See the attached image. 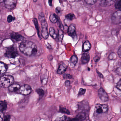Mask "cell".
I'll return each instance as SVG.
<instances>
[{
  "label": "cell",
  "mask_w": 121,
  "mask_h": 121,
  "mask_svg": "<svg viewBox=\"0 0 121 121\" xmlns=\"http://www.w3.org/2000/svg\"><path fill=\"white\" fill-rule=\"evenodd\" d=\"M99 97L102 101L104 102H106L108 101V96L106 91L103 88H101L98 91Z\"/></svg>",
  "instance_id": "cell-9"
},
{
  "label": "cell",
  "mask_w": 121,
  "mask_h": 121,
  "mask_svg": "<svg viewBox=\"0 0 121 121\" xmlns=\"http://www.w3.org/2000/svg\"><path fill=\"white\" fill-rule=\"evenodd\" d=\"M116 0H99V4L103 7L110 6L113 4Z\"/></svg>",
  "instance_id": "cell-12"
},
{
  "label": "cell",
  "mask_w": 121,
  "mask_h": 121,
  "mask_svg": "<svg viewBox=\"0 0 121 121\" xmlns=\"http://www.w3.org/2000/svg\"><path fill=\"white\" fill-rule=\"evenodd\" d=\"M36 92L40 96H44V90L42 89H37Z\"/></svg>",
  "instance_id": "cell-28"
},
{
  "label": "cell",
  "mask_w": 121,
  "mask_h": 121,
  "mask_svg": "<svg viewBox=\"0 0 121 121\" xmlns=\"http://www.w3.org/2000/svg\"><path fill=\"white\" fill-rule=\"evenodd\" d=\"M52 0H49V5L50 6H52Z\"/></svg>",
  "instance_id": "cell-39"
},
{
  "label": "cell",
  "mask_w": 121,
  "mask_h": 121,
  "mask_svg": "<svg viewBox=\"0 0 121 121\" xmlns=\"http://www.w3.org/2000/svg\"><path fill=\"white\" fill-rule=\"evenodd\" d=\"M67 66L65 64H62L59 67L57 70V73L59 74H62L65 73L67 70Z\"/></svg>",
  "instance_id": "cell-16"
},
{
  "label": "cell",
  "mask_w": 121,
  "mask_h": 121,
  "mask_svg": "<svg viewBox=\"0 0 121 121\" xmlns=\"http://www.w3.org/2000/svg\"><path fill=\"white\" fill-rule=\"evenodd\" d=\"M10 116L9 115H6L4 118V121H9L10 120Z\"/></svg>",
  "instance_id": "cell-34"
},
{
  "label": "cell",
  "mask_w": 121,
  "mask_h": 121,
  "mask_svg": "<svg viewBox=\"0 0 121 121\" xmlns=\"http://www.w3.org/2000/svg\"><path fill=\"white\" fill-rule=\"evenodd\" d=\"M84 0L87 4L93 5L96 2L97 0Z\"/></svg>",
  "instance_id": "cell-29"
},
{
  "label": "cell",
  "mask_w": 121,
  "mask_h": 121,
  "mask_svg": "<svg viewBox=\"0 0 121 121\" xmlns=\"http://www.w3.org/2000/svg\"><path fill=\"white\" fill-rule=\"evenodd\" d=\"M63 77L65 79H72V76L69 74H65L63 75Z\"/></svg>",
  "instance_id": "cell-32"
},
{
  "label": "cell",
  "mask_w": 121,
  "mask_h": 121,
  "mask_svg": "<svg viewBox=\"0 0 121 121\" xmlns=\"http://www.w3.org/2000/svg\"><path fill=\"white\" fill-rule=\"evenodd\" d=\"M86 118V114L84 113H80L78 114L75 118L73 119L72 120L74 121H83Z\"/></svg>",
  "instance_id": "cell-17"
},
{
  "label": "cell",
  "mask_w": 121,
  "mask_h": 121,
  "mask_svg": "<svg viewBox=\"0 0 121 121\" xmlns=\"http://www.w3.org/2000/svg\"><path fill=\"white\" fill-rule=\"evenodd\" d=\"M86 91V90L85 89H80L79 91V93H78V95L79 96H82V95H83V94H85Z\"/></svg>",
  "instance_id": "cell-31"
},
{
  "label": "cell",
  "mask_w": 121,
  "mask_h": 121,
  "mask_svg": "<svg viewBox=\"0 0 121 121\" xmlns=\"http://www.w3.org/2000/svg\"><path fill=\"white\" fill-rule=\"evenodd\" d=\"M108 110V107L107 104H97L95 105V113L97 116H99L107 113Z\"/></svg>",
  "instance_id": "cell-4"
},
{
  "label": "cell",
  "mask_w": 121,
  "mask_h": 121,
  "mask_svg": "<svg viewBox=\"0 0 121 121\" xmlns=\"http://www.w3.org/2000/svg\"><path fill=\"white\" fill-rule=\"evenodd\" d=\"M112 22L115 24L121 23V10L116 11L112 15L111 18Z\"/></svg>",
  "instance_id": "cell-6"
},
{
  "label": "cell",
  "mask_w": 121,
  "mask_h": 121,
  "mask_svg": "<svg viewBox=\"0 0 121 121\" xmlns=\"http://www.w3.org/2000/svg\"><path fill=\"white\" fill-rule=\"evenodd\" d=\"M4 118V114L2 112H0V121H3Z\"/></svg>",
  "instance_id": "cell-35"
},
{
  "label": "cell",
  "mask_w": 121,
  "mask_h": 121,
  "mask_svg": "<svg viewBox=\"0 0 121 121\" xmlns=\"http://www.w3.org/2000/svg\"><path fill=\"white\" fill-rule=\"evenodd\" d=\"M65 84L66 86H69L70 85V82L69 80H67L65 82Z\"/></svg>",
  "instance_id": "cell-37"
},
{
  "label": "cell",
  "mask_w": 121,
  "mask_h": 121,
  "mask_svg": "<svg viewBox=\"0 0 121 121\" xmlns=\"http://www.w3.org/2000/svg\"><path fill=\"white\" fill-rule=\"evenodd\" d=\"M37 0H33V1L35 2H37Z\"/></svg>",
  "instance_id": "cell-43"
},
{
  "label": "cell",
  "mask_w": 121,
  "mask_h": 121,
  "mask_svg": "<svg viewBox=\"0 0 121 121\" xmlns=\"http://www.w3.org/2000/svg\"><path fill=\"white\" fill-rule=\"evenodd\" d=\"M90 59V56L89 53L86 52L82 55V64H85L87 63Z\"/></svg>",
  "instance_id": "cell-13"
},
{
  "label": "cell",
  "mask_w": 121,
  "mask_h": 121,
  "mask_svg": "<svg viewBox=\"0 0 121 121\" xmlns=\"http://www.w3.org/2000/svg\"><path fill=\"white\" fill-rule=\"evenodd\" d=\"M14 78L12 76L5 75L0 79V85L5 88L9 87L14 82Z\"/></svg>",
  "instance_id": "cell-3"
},
{
  "label": "cell",
  "mask_w": 121,
  "mask_h": 121,
  "mask_svg": "<svg viewBox=\"0 0 121 121\" xmlns=\"http://www.w3.org/2000/svg\"><path fill=\"white\" fill-rule=\"evenodd\" d=\"M49 33L50 36L54 39H56L57 38V34L56 33L55 30L53 27H50V28Z\"/></svg>",
  "instance_id": "cell-21"
},
{
  "label": "cell",
  "mask_w": 121,
  "mask_h": 121,
  "mask_svg": "<svg viewBox=\"0 0 121 121\" xmlns=\"http://www.w3.org/2000/svg\"><path fill=\"white\" fill-rule=\"evenodd\" d=\"M99 58L98 57H96L95 58H94V60L95 61H96V62H97V61H98V60H99Z\"/></svg>",
  "instance_id": "cell-41"
},
{
  "label": "cell",
  "mask_w": 121,
  "mask_h": 121,
  "mask_svg": "<svg viewBox=\"0 0 121 121\" xmlns=\"http://www.w3.org/2000/svg\"><path fill=\"white\" fill-rule=\"evenodd\" d=\"M65 18L66 19H68V20H73L75 18V16L74 13H69L65 15Z\"/></svg>",
  "instance_id": "cell-25"
},
{
  "label": "cell",
  "mask_w": 121,
  "mask_h": 121,
  "mask_svg": "<svg viewBox=\"0 0 121 121\" xmlns=\"http://www.w3.org/2000/svg\"><path fill=\"white\" fill-rule=\"evenodd\" d=\"M50 20L53 23H56L58 21L57 16L55 13L51 14L50 16Z\"/></svg>",
  "instance_id": "cell-22"
},
{
  "label": "cell",
  "mask_w": 121,
  "mask_h": 121,
  "mask_svg": "<svg viewBox=\"0 0 121 121\" xmlns=\"http://www.w3.org/2000/svg\"><path fill=\"white\" fill-rule=\"evenodd\" d=\"M19 48L22 53L27 56H32L38 52L36 44L29 40L22 41L20 45Z\"/></svg>",
  "instance_id": "cell-1"
},
{
  "label": "cell",
  "mask_w": 121,
  "mask_h": 121,
  "mask_svg": "<svg viewBox=\"0 0 121 121\" xmlns=\"http://www.w3.org/2000/svg\"><path fill=\"white\" fill-rule=\"evenodd\" d=\"M11 39L14 42H18L22 41L23 40V37L20 34L15 32H12L10 35Z\"/></svg>",
  "instance_id": "cell-11"
},
{
  "label": "cell",
  "mask_w": 121,
  "mask_h": 121,
  "mask_svg": "<svg viewBox=\"0 0 121 121\" xmlns=\"http://www.w3.org/2000/svg\"><path fill=\"white\" fill-rule=\"evenodd\" d=\"M63 36H64V33H63V31L61 29L59 30L57 36V38L59 40L61 41L62 40Z\"/></svg>",
  "instance_id": "cell-24"
},
{
  "label": "cell",
  "mask_w": 121,
  "mask_h": 121,
  "mask_svg": "<svg viewBox=\"0 0 121 121\" xmlns=\"http://www.w3.org/2000/svg\"><path fill=\"white\" fill-rule=\"evenodd\" d=\"M68 35L72 38L74 40H76L77 39L76 32V27L74 24H71L69 26L67 31Z\"/></svg>",
  "instance_id": "cell-7"
},
{
  "label": "cell",
  "mask_w": 121,
  "mask_h": 121,
  "mask_svg": "<svg viewBox=\"0 0 121 121\" xmlns=\"http://www.w3.org/2000/svg\"><path fill=\"white\" fill-rule=\"evenodd\" d=\"M115 6L117 9L121 10V0H116L115 2Z\"/></svg>",
  "instance_id": "cell-26"
},
{
  "label": "cell",
  "mask_w": 121,
  "mask_h": 121,
  "mask_svg": "<svg viewBox=\"0 0 121 121\" xmlns=\"http://www.w3.org/2000/svg\"><path fill=\"white\" fill-rule=\"evenodd\" d=\"M18 55L17 50L13 46L8 48L6 51L5 55L9 58H15Z\"/></svg>",
  "instance_id": "cell-5"
},
{
  "label": "cell",
  "mask_w": 121,
  "mask_h": 121,
  "mask_svg": "<svg viewBox=\"0 0 121 121\" xmlns=\"http://www.w3.org/2000/svg\"><path fill=\"white\" fill-rule=\"evenodd\" d=\"M39 19L41 22V35L44 39H47L48 38L49 36L48 25L45 18L44 15L43 13H40L39 14Z\"/></svg>",
  "instance_id": "cell-2"
},
{
  "label": "cell",
  "mask_w": 121,
  "mask_h": 121,
  "mask_svg": "<svg viewBox=\"0 0 121 121\" xmlns=\"http://www.w3.org/2000/svg\"><path fill=\"white\" fill-rule=\"evenodd\" d=\"M15 19V17H13L11 15H10L8 16L7 18V21L8 22H11L13 21Z\"/></svg>",
  "instance_id": "cell-30"
},
{
  "label": "cell",
  "mask_w": 121,
  "mask_h": 121,
  "mask_svg": "<svg viewBox=\"0 0 121 121\" xmlns=\"http://www.w3.org/2000/svg\"><path fill=\"white\" fill-rule=\"evenodd\" d=\"M19 90V92L21 94L27 95L30 94L32 90L30 86L25 84L21 86Z\"/></svg>",
  "instance_id": "cell-8"
},
{
  "label": "cell",
  "mask_w": 121,
  "mask_h": 121,
  "mask_svg": "<svg viewBox=\"0 0 121 121\" xmlns=\"http://www.w3.org/2000/svg\"><path fill=\"white\" fill-rule=\"evenodd\" d=\"M33 22H34V24L35 25V28H36V30L37 31L38 34V36L39 37H40V31L39 30V25H38V20L36 18H34L33 19Z\"/></svg>",
  "instance_id": "cell-23"
},
{
  "label": "cell",
  "mask_w": 121,
  "mask_h": 121,
  "mask_svg": "<svg viewBox=\"0 0 121 121\" xmlns=\"http://www.w3.org/2000/svg\"><path fill=\"white\" fill-rule=\"evenodd\" d=\"M97 73L99 75V76L101 78H102V77H103V75L101 73H100V72H97Z\"/></svg>",
  "instance_id": "cell-40"
},
{
  "label": "cell",
  "mask_w": 121,
  "mask_h": 121,
  "mask_svg": "<svg viewBox=\"0 0 121 121\" xmlns=\"http://www.w3.org/2000/svg\"><path fill=\"white\" fill-rule=\"evenodd\" d=\"M4 3L6 8L12 9L16 6L17 0H5Z\"/></svg>",
  "instance_id": "cell-10"
},
{
  "label": "cell",
  "mask_w": 121,
  "mask_h": 121,
  "mask_svg": "<svg viewBox=\"0 0 121 121\" xmlns=\"http://www.w3.org/2000/svg\"><path fill=\"white\" fill-rule=\"evenodd\" d=\"M5 0H0V2H4Z\"/></svg>",
  "instance_id": "cell-42"
},
{
  "label": "cell",
  "mask_w": 121,
  "mask_h": 121,
  "mask_svg": "<svg viewBox=\"0 0 121 121\" xmlns=\"http://www.w3.org/2000/svg\"><path fill=\"white\" fill-rule=\"evenodd\" d=\"M91 48V45L88 40H86L84 42L82 46V50L84 52H88Z\"/></svg>",
  "instance_id": "cell-15"
},
{
  "label": "cell",
  "mask_w": 121,
  "mask_h": 121,
  "mask_svg": "<svg viewBox=\"0 0 121 121\" xmlns=\"http://www.w3.org/2000/svg\"><path fill=\"white\" fill-rule=\"evenodd\" d=\"M117 88L121 91V79L119 80V81L118 82L116 86Z\"/></svg>",
  "instance_id": "cell-33"
},
{
  "label": "cell",
  "mask_w": 121,
  "mask_h": 121,
  "mask_svg": "<svg viewBox=\"0 0 121 121\" xmlns=\"http://www.w3.org/2000/svg\"><path fill=\"white\" fill-rule=\"evenodd\" d=\"M20 87V86L18 84H13L8 87L9 90L12 92H16L19 90Z\"/></svg>",
  "instance_id": "cell-14"
},
{
  "label": "cell",
  "mask_w": 121,
  "mask_h": 121,
  "mask_svg": "<svg viewBox=\"0 0 121 121\" xmlns=\"http://www.w3.org/2000/svg\"><path fill=\"white\" fill-rule=\"evenodd\" d=\"M60 112L66 114L68 115L70 114V112L69 111V110L64 107H60Z\"/></svg>",
  "instance_id": "cell-27"
},
{
  "label": "cell",
  "mask_w": 121,
  "mask_h": 121,
  "mask_svg": "<svg viewBox=\"0 0 121 121\" xmlns=\"http://www.w3.org/2000/svg\"><path fill=\"white\" fill-rule=\"evenodd\" d=\"M78 62V58L76 55H73L70 59V65L72 67L75 66Z\"/></svg>",
  "instance_id": "cell-20"
},
{
  "label": "cell",
  "mask_w": 121,
  "mask_h": 121,
  "mask_svg": "<svg viewBox=\"0 0 121 121\" xmlns=\"http://www.w3.org/2000/svg\"><path fill=\"white\" fill-rule=\"evenodd\" d=\"M7 103L5 101H0V111L1 112L5 111L7 108Z\"/></svg>",
  "instance_id": "cell-19"
},
{
  "label": "cell",
  "mask_w": 121,
  "mask_h": 121,
  "mask_svg": "<svg viewBox=\"0 0 121 121\" xmlns=\"http://www.w3.org/2000/svg\"><path fill=\"white\" fill-rule=\"evenodd\" d=\"M61 9L60 7H57L56 8V11L57 13H60L61 12Z\"/></svg>",
  "instance_id": "cell-36"
},
{
  "label": "cell",
  "mask_w": 121,
  "mask_h": 121,
  "mask_svg": "<svg viewBox=\"0 0 121 121\" xmlns=\"http://www.w3.org/2000/svg\"><path fill=\"white\" fill-rule=\"evenodd\" d=\"M7 69L6 65L4 63L0 62V76L5 72Z\"/></svg>",
  "instance_id": "cell-18"
},
{
  "label": "cell",
  "mask_w": 121,
  "mask_h": 121,
  "mask_svg": "<svg viewBox=\"0 0 121 121\" xmlns=\"http://www.w3.org/2000/svg\"><path fill=\"white\" fill-rule=\"evenodd\" d=\"M118 53L119 56L120 57V58H121V47L118 50Z\"/></svg>",
  "instance_id": "cell-38"
}]
</instances>
